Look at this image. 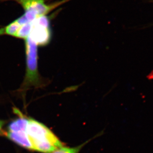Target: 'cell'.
Returning <instances> with one entry per match:
<instances>
[{"label":"cell","mask_w":153,"mask_h":153,"mask_svg":"<svg viewBox=\"0 0 153 153\" xmlns=\"http://www.w3.org/2000/svg\"><path fill=\"white\" fill-rule=\"evenodd\" d=\"M18 112L19 117L9 123L4 132L9 140L26 150L41 153H51L64 146L45 124Z\"/></svg>","instance_id":"obj_1"},{"label":"cell","mask_w":153,"mask_h":153,"mask_svg":"<svg viewBox=\"0 0 153 153\" xmlns=\"http://www.w3.org/2000/svg\"><path fill=\"white\" fill-rule=\"evenodd\" d=\"M25 40L26 69L25 78L19 91L25 94L31 88L45 86L47 82L39 74L38 68V45L28 37Z\"/></svg>","instance_id":"obj_2"},{"label":"cell","mask_w":153,"mask_h":153,"mask_svg":"<svg viewBox=\"0 0 153 153\" xmlns=\"http://www.w3.org/2000/svg\"><path fill=\"white\" fill-rule=\"evenodd\" d=\"M14 1L20 4L24 10L23 16L26 22H33L40 16H47L50 12L71 0H62L48 4L47 0H0V1Z\"/></svg>","instance_id":"obj_3"},{"label":"cell","mask_w":153,"mask_h":153,"mask_svg":"<svg viewBox=\"0 0 153 153\" xmlns=\"http://www.w3.org/2000/svg\"><path fill=\"white\" fill-rule=\"evenodd\" d=\"M28 37L38 46L49 43L51 38V31L50 21L47 16H40L33 20Z\"/></svg>","instance_id":"obj_4"},{"label":"cell","mask_w":153,"mask_h":153,"mask_svg":"<svg viewBox=\"0 0 153 153\" xmlns=\"http://www.w3.org/2000/svg\"><path fill=\"white\" fill-rule=\"evenodd\" d=\"M87 143H84L79 146L75 147H68L66 146H62L61 147L54 151L51 153H79L82 147Z\"/></svg>","instance_id":"obj_5"},{"label":"cell","mask_w":153,"mask_h":153,"mask_svg":"<svg viewBox=\"0 0 153 153\" xmlns=\"http://www.w3.org/2000/svg\"><path fill=\"white\" fill-rule=\"evenodd\" d=\"M4 124H5V121L3 120H0V132L1 131L2 129L3 128Z\"/></svg>","instance_id":"obj_6"},{"label":"cell","mask_w":153,"mask_h":153,"mask_svg":"<svg viewBox=\"0 0 153 153\" xmlns=\"http://www.w3.org/2000/svg\"><path fill=\"white\" fill-rule=\"evenodd\" d=\"M4 34H5V33H4V28H0V36Z\"/></svg>","instance_id":"obj_7"}]
</instances>
